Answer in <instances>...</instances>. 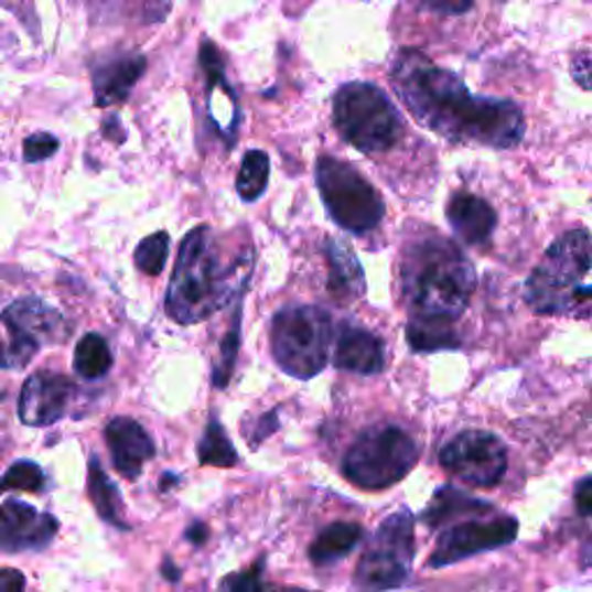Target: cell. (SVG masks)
<instances>
[{
	"instance_id": "obj_33",
	"label": "cell",
	"mask_w": 592,
	"mask_h": 592,
	"mask_svg": "<svg viewBox=\"0 0 592 592\" xmlns=\"http://www.w3.org/2000/svg\"><path fill=\"white\" fill-rule=\"evenodd\" d=\"M572 77L579 82V86L592 90V54H579L574 58Z\"/></svg>"
},
{
	"instance_id": "obj_30",
	"label": "cell",
	"mask_w": 592,
	"mask_h": 592,
	"mask_svg": "<svg viewBox=\"0 0 592 592\" xmlns=\"http://www.w3.org/2000/svg\"><path fill=\"white\" fill-rule=\"evenodd\" d=\"M262 572H265V560H259V562H255L250 567V570H246V572H234V574H229L223 581L220 592H265Z\"/></svg>"
},
{
	"instance_id": "obj_13",
	"label": "cell",
	"mask_w": 592,
	"mask_h": 592,
	"mask_svg": "<svg viewBox=\"0 0 592 592\" xmlns=\"http://www.w3.org/2000/svg\"><path fill=\"white\" fill-rule=\"evenodd\" d=\"M73 383L65 375H56L52 370L33 373L26 383H23L19 396V419L26 426H52L56 423L73 396Z\"/></svg>"
},
{
	"instance_id": "obj_4",
	"label": "cell",
	"mask_w": 592,
	"mask_h": 592,
	"mask_svg": "<svg viewBox=\"0 0 592 592\" xmlns=\"http://www.w3.org/2000/svg\"><path fill=\"white\" fill-rule=\"evenodd\" d=\"M246 280L248 278L227 288L216 252H213L208 227H195L181 244L164 308L174 322L197 324L216 313L229 294L246 288Z\"/></svg>"
},
{
	"instance_id": "obj_37",
	"label": "cell",
	"mask_w": 592,
	"mask_h": 592,
	"mask_svg": "<svg viewBox=\"0 0 592 592\" xmlns=\"http://www.w3.org/2000/svg\"><path fill=\"white\" fill-rule=\"evenodd\" d=\"M206 535H208V528L204 524H193L191 528L185 530V537L191 539L195 543V547H202V543L206 541Z\"/></svg>"
},
{
	"instance_id": "obj_25",
	"label": "cell",
	"mask_w": 592,
	"mask_h": 592,
	"mask_svg": "<svg viewBox=\"0 0 592 592\" xmlns=\"http://www.w3.org/2000/svg\"><path fill=\"white\" fill-rule=\"evenodd\" d=\"M269 172H271V162L265 151H248L239 179H236V193L244 202H255L265 195L267 185H269Z\"/></svg>"
},
{
	"instance_id": "obj_7",
	"label": "cell",
	"mask_w": 592,
	"mask_h": 592,
	"mask_svg": "<svg viewBox=\"0 0 592 592\" xmlns=\"http://www.w3.org/2000/svg\"><path fill=\"white\" fill-rule=\"evenodd\" d=\"M419 449L415 440L391 423L366 429L345 454V477L366 491H383L398 484L415 467Z\"/></svg>"
},
{
	"instance_id": "obj_23",
	"label": "cell",
	"mask_w": 592,
	"mask_h": 592,
	"mask_svg": "<svg viewBox=\"0 0 592 592\" xmlns=\"http://www.w3.org/2000/svg\"><path fill=\"white\" fill-rule=\"evenodd\" d=\"M364 537V528L357 524H334L320 532L311 547V560L315 564H331L343 560Z\"/></svg>"
},
{
	"instance_id": "obj_34",
	"label": "cell",
	"mask_w": 592,
	"mask_h": 592,
	"mask_svg": "<svg viewBox=\"0 0 592 592\" xmlns=\"http://www.w3.org/2000/svg\"><path fill=\"white\" fill-rule=\"evenodd\" d=\"M574 503H577V512L583 518L592 516V477L579 482L577 493H574Z\"/></svg>"
},
{
	"instance_id": "obj_27",
	"label": "cell",
	"mask_w": 592,
	"mask_h": 592,
	"mask_svg": "<svg viewBox=\"0 0 592 592\" xmlns=\"http://www.w3.org/2000/svg\"><path fill=\"white\" fill-rule=\"evenodd\" d=\"M170 255V234L168 232H155L147 236L134 250V265L139 271H144L149 276H158L164 269Z\"/></svg>"
},
{
	"instance_id": "obj_6",
	"label": "cell",
	"mask_w": 592,
	"mask_h": 592,
	"mask_svg": "<svg viewBox=\"0 0 592 592\" xmlns=\"http://www.w3.org/2000/svg\"><path fill=\"white\" fill-rule=\"evenodd\" d=\"M334 123L341 137L362 153L389 151L400 137V114L383 88L352 82L336 90Z\"/></svg>"
},
{
	"instance_id": "obj_18",
	"label": "cell",
	"mask_w": 592,
	"mask_h": 592,
	"mask_svg": "<svg viewBox=\"0 0 592 592\" xmlns=\"http://www.w3.org/2000/svg\"><path fill=\"white\" fill-rule=\"evenodd\" d=\"M334 366L359 375H375L385 368V347L370 331L343 326L334 352Z\"/></svg>"
},
{
	"instance_id": "obj_8",
	"label": "cell",
	"mask_w": 592,
	"mask_h": 592,
	"mask_svg": "<svg viewBox=\"0 0 592 592\" xmlns=\"http://www.w3.org/2000/svg\"><path fill=\"white\" fill-rule=\"evenodd\" d=\"M317 187L331 220L338 227L364 234L380 225L385 202L375 187L349 164L322 155L315 168Z\"/></svg>"
},
{
	"instance_id": "obj_36",
	"label": "cell",
	"mask_w": 592,
	"mask_h": 592,
	"mask_svg": "<svg viewBox=\"0 0 592 592\" xmlns=\"http://www.w3.org/2000/svg\"><path fill=\"white\" fill-rule=\"evenodd\" d=\"M172 0H147V21L158 23L170 12Z\"/></svg>"
},
{
	"instance_id": "obj_16",
	"label": "cell",
	"mask_w": 592,
	"mask_h": 592,
	"mask_svg": "<svg viewBox=\"0 0 592 592\" xmlns=\"http://www.w3.org/2000/svg\"><path fill=\"white\" fill-rule=\"evenodd\" d=\"M144 69L147 58L141 54H121L93 67V93L98 105H123Z\"/></svg>"
},
{
	"instance_id": "obj_26",
	"label": "cell",
	"mask_w": 592,
	"mask_h": 592,
	"mask_svg": "<svg viewBox=\"0 0 592 592\" xmlns=\"http://www.w3.org/2000/svg\"><path fill=\"white\" fill-rule=\"evenodd\" d=\"M197 454H200L202 465L232 467L236 465V461H239V454H236V449L232 446L227 433L223 431V426L216 419L208 421Z\"/></svg>"
},
{
	"instance_id": "obj_38",
	"label": "cell",
	"mask_w": 592,
	"mask_h": 592,
	"mask_svg": "<svg viewBox=\"0 0 592 592\" xmlns=\"http://www.w3.org/2000/svg\"><path fill=\"white\" fill-rule=\"evenodd\" d=\"M162 574H164V579H170V581H179V570H176V567H174V562L168 558V560H164L162 562Z\"/></svg>"
},
{
	"instance_id": "obj_20",
	"label": "cell",
	"mask_w": 592,
	"mask_h": 592,
	"mask_svg": "<svg viewBox=\"0 0 592 592\" xmlns=\"http://www.w3.org/2000/svg\"><path fill=\"white\" fill-rule=\"evenodd\" d=\"M88 495L90 503L96 507V512L100 514L103 520L107 524L128 530L126 516H123V497L118 493V488L109 482V477L105 475V470L98 461V456H90L88 461Z\"/></svg>"
},
{
	"instance_id": "obj_17",
	"label": "cell",
	"mask_w": 592,
	"mask_h": 592,
	"mask_svg": "<svg viewBox=\"0 0 592 592\" xmlns=\"http://www.w3.org/2000/svg\"><path fill=\"white\" fill-rule=\"evenodd\" d=\"M446 220L467 246H484L497 225L493 206L472 193H456L449 200Z\"/></svg>"
},
{
	"instance_id": "obj_28",
	"label": "cell",
	"mask_w": 592,
	"mask_h": 592,
	"mask_svg": "<svg viewBox=\"0 0 592 592\" xmlns=\"http://www.w3.org/2000/svg\"><path fill=\"white\" fill-rule=\"evenodd\" d=\"M239 324H241V294L236 297V303H234V322H232L229 334L223 338V345H220V364L216 368V375H213V385H216L218 389H225L227 387L229 377L234 373L236 354H239V343H241Z\"/></svg>"
},
{
	"instance_id": "obj_35",
	"label": "cell",
	"mask_w": 592,
	"mask_h": 592,
	"mask_svg": "<svg viewBox=\"0 0 592 592\" xmlns=\"http://www.w3.org/2000/svg\"><path fill=\"white\" fill-rule=\"evenodd\" d=\"M26 590V577H23L19 570H12V567H6L0 572V592H23Z\"/></svg>"
},
{
	"instance_id": "obj_21",
	"label": "cell",
	"mask_w": 592,
	"mask_h": 592,
	"mask_svg": "<svg viewBox=\"0 0 592 592\" xmlns=\"http://www.w3.org/2000/svg\"><path fill=\"white\" fill-rule=\"evenodd\" d=\"M486 512H491V505L477 500V497H470L452 486H444L433 495L431 507L423 512V520L431 528H440L446 524V520L470 518V516H480Z\"/></svg>"
},
{
	"instance_id": "obj_1",
	"label": "cell",
	"mask_w": 592,
	"mask_h": 592,
	"mask_svg": "<svg viewBox=\"0 0 592 592\" xmlns=\"http://www.w3.org/2000/svg\"><path fill=\"white\" fill-rule=\"evenodd\" d=\"M391 82L417 121L446 139L493 149H512L524 139V111L512 100L472 96L454 73L417 50L396 56Z\"/></svg>"
},
{
	"instance_id": "obj_9",
	"label": "cell",
	"mask_w": 592,
	"mask_h": 592,
	"mask_svg": "<svg viewBox=\"0 0 592 592\" xmlns=\"http://www.w3.org/2000/svg\"><path fill=\"white\" fill-rule=\"evenodd\" d=\"M415 558V520L410 512H398L383 520L370 547L357 564V585L364 592H385L406 585Z\"/></svg>"
},
{
	"instance_id": "obj_14",
	"label": "cell",
	"mask_w": 592,
	"mask_h": 592,
	"mask_svg": "<svg viewBox=\"0 0 592 592\" xmlns=\"http://www.w3.org/2000/svg\"><path fill=\"white\" fill-rule=\"evenodd\" d=\"M58 532L52 514H40L26 503L6 500L0 509V547L6 553L40 551Z\"/></svg>"
},
{
	"instance_id": "obj_11",
	"label": "cell",
	"mask_w": 592,
	"mask_h": 592,
	"mask_svg": "<svg viewBox=\"0 0 592 592\" xmlns=\"http://www.w3.org/2000/svg\"><path fill=\"white\" fill-rule=\"evenodd\" d=\"M440 465L449 475L480 488H491L505 477L507 449L488 431H465L440 452Z\"/></svg>"
},
{
	"instance_id": "obj_32",
	"label": "cell",
	"mask_w": 592,
	"mask_h": 592,
	"mask_svg": "<svg viewBox=\"0 0 592 592\" xmlns=\"http://www.w3.org/2000/svg\"><path fill=\"white\" fill-rule=\"evenodd\" d=\"M421 6H426L429 10L435 12H444V14H463L472 8L475 0H419Z\"/></svg>"
},
{
	"instance_id": "obj_10",
	"label": "cell",
	"mask_w": 592,
	"mask_h": 592,
	"mask_svg": "<svg viewBox=\"0 0 592 592\" xmlns=\"http://www.w3.org/2000/svg\"><path fill=\"white\" fill-rule=\"evenodd\" d=\"M3 324L8 334L6 368H23L42 345L63 343L69 334L63 315L37 297H23L10 303L3 313Z\"/></svg>"
},
{
	"instance_id": "obj_3",
	"label": "cell",
	"mask_w": 592,
	"mask_h": 592,
	"mask_svg": "<svg viewBox=\"0 0 592 592\" xmlns=\"http://www.w3.org/2000/svg\"><path fill=\"white\" fill-rule=\"evenodd\" d=\"M526 301L537 315L592 317V236L564 232L549 246L526 282Z\"/></svg>"
},
{
	"instance_id": "obj_22",
	"label": "cell",
	"mask_w": 592,
	"mask_h": 592,
	"mask_svg": "<svg viewBox=\"0 0 592 592\" xmlns=\"http://www.w3.org/2000/svg\"><path fill=\"white\" fill-rule=\"evenodd\" d=\"M406 336L415 352H435V349L459 347L454 320H444V317H412Z\"/></svg>"
},
{
	"instance_id": "obj_15",
	"label": "cell",
	"mask_w": 592,
	"mask_h": 592,
	"mask_svg": "<svg viewBox=\"0 0 592 592\" xmlns=\"http://www.w3.org/2000/svg\"><path fill=\"white\" fill-rule=\"evenodd\" d=\"M105 438L116 472L130 482L137 480L141 470H144V463L155 456V444L151 435L144 431V426L130 417L111 419L105 429Z\"/></svg>"
},
{
	"instance_id": "obj_12",
	"label": "cell",
	"mask_w": 592,
	"mask_h": 592,
	"mask_svg": "<svg viewBox=\"0 0 592 592\" xmlns=\"http://www.w3.org/2000/svg\"><path fill=\"white\" fill-rule=\"evenodd\" d=\"M518 535V520L514 516L497 518H472L463 524L449 528L440 535L435 551L431 556V567H446L463 558L477 556L484 551H493L512 543Z\"/></svg>"
},
{
	"instance_id": "obj_39",
	"label": "cell",
	"mask_w": 592,
	"mask_h": 592,
	"mask_svg": "<svg viewBox=\"0 0 592 592\" xmlns=\"http://www.w3.org/2000/svg\"><path fill=\"white\" fill-rule=\"evenodd\" d=\"M280 592H313V590H303V588H282Z\"/></svg>"
},
{
	"instance_id": "obj_19",
	"label": "cell",
	"mask_w": 592,
	"mask_h": 592,
	"mask_svg": "<svg viewBox=\"0 0 592 592\" xmlns=\"http://www.w3.org/2000/svg\"><path fill=\"white\" fill-rule=\"evenodd\" d=\"M329 257V292L338 301H354L364 297L366 278L362 271L359 259L347 248V244L338 239L326 241Z\"/></svg>"
},
{
	"instance_id": "obj_5",
	"label": "cell",
	"mask_w": 592,
	"mask_h": 592,
	"mask_svg": "<svg viewBox=\"0 0 592 592\" xmlns=\"http://www.w3.org/2000/svg\"><path fill=\"white\" fill-rule=\"evenodd\" d=\"M331 317L317 305H288L271 324L276 364L299 380H311L324 370L331 349Z\"/></svg>"
},
{
	"instance_id": "obj_24",
	"label": "cell",
	"mask_w": 592,
	"mask_h": 592,
	"mask_svg": "<svg viewBox=\"0 0 592 592\" xmlns=\"http://www.w3.org/2000/svg\"><path fill=\"white\" fill-rule=\"evenodd\" d=\"M111 349L100 334H86L75 349V370L84 380H100L111 370Z\"/></svg>"
},
{
	"instance_id": "obj_2",
	"label": "cell",
	"mask_w": 592,
	"mask_h": 592,
	"mask_svg": "<svg viewBox=\"0 0 592 592\" xmlns=\"http://www.w3.org/2000/svg\"><path fill=\"white\" fill-rule=\"evenodd\" d=\"M475 286L470 259L442 236H423L402 252L400 288L415 317H461Z\"/></svg>"
},
{
	"instance_id": "obj_31",
	"label": "cell",
	"mask_w": 592,
	"mask_h": 592,
	"mask_svg": "<svg viewBox=\"0 0 592 592\" xmlns=\"http://www.w3.org/2000/svg\"><path fill=\"white\" fill-rule=\"evenodd\" d=\"M56 151H58V139L50 132H37L23 141V160L26 162L46 160V158H52Z\"/></svg>"
},
{
	"instance_id": "obj_29",
	"label": "cell",
	"mask_w": 592,
	"mask_h": 592,
	"mask_svg": "<svg viewBox=\"0 0 592 592\" xmlns=\"http://www.w3.org/2000/svg\"><path fill=\"white\" fill-rule=\"evenodd\" d=\"M6 491H29L37 493L44 488V472L33 461H17L3 477Z\"/></svg>"
}]
</instances>
